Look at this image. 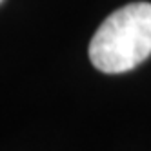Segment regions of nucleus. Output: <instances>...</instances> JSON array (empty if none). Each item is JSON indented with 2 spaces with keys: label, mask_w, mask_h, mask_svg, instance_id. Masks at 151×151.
Wrapping results in <instances>:
<instances>
[{
  "label": "nucleus",
  "mask_w": 151,
  "mask_h": 151,
  "mask_svg": "<svg viewBox=\"0 0 151 151\" xmlns=\"http://www.w3.org/2000/svg\"><path fill=\"white\" fill-rule=\"evenodd\" d=\"M151 55V4L133 2L107 17L89 44V58L102 73H124Z\"/></svg>",
  "instance_id": "nucleus-1"
}]
</instances>
